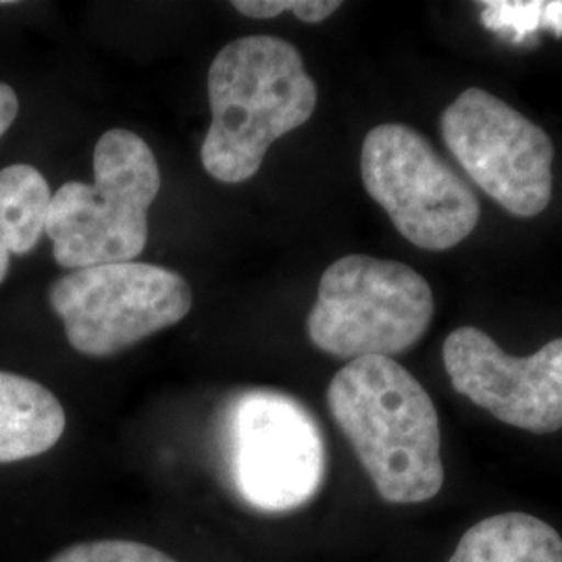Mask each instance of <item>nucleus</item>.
Returning <instances> with one entry per match:
<instances>
[{
  "mask_svg": "<svg viewBox=\"0 0 562 562\" xmlns=\"http://www.w3.org/2000/svg\"><path fill=\"white\" fill-rule=\"evenodd\" d=\"M482 20L487 30L522 42L542 27L562 34V2H482Z\"/></svg>",
  "mask_w": 562,
  "mask_h": 562,
  "instance_id": "ddd939ff",
  "label": "nucleus"
},
{
  "mask_svg": "<svg viewBox=\"0 0 562 562\" xmlns=\"http://www.w3.org/2000/svg\"><path fill=\"white\" fill-rule=\"evenodd\" d=\"M434 319V292L422 273L401 261L348 255L319 281L306 334L336 359H392L411 350Z\"/></svg>",
  "mask_w": 562,
  "mask_h": 562,
  "instance_id": "20e7f679",
  "label": "nucleus"
},
{
  "mask_svg": "<svg viewBox=\"0 0 562 562\" xmlns=\"http://www.w3.org/2000/svg\"><path fill=\"white\" fill-rule=\"evenodd\" d=\"M59 398L30 378L0 371V462L41 457L65 431Z\"/></svg>",
  "mask_w": 562,
  "mask_h": 562,
  "instance_id": "9d476101",
  "label": "nucleus"
},
{
  "mask_svg": "<svg viewBox=\"0 0 562 562\" xmlns=\"http://www.w3.org/2000/svg\"><path fill=\"white\" fill-rule=\"evenodd\" d=\"M50 199L48 181L36 167L15 162L0 171V283L11 257L27 255L41 241Z\"/></svg>",
  "mask_w": 562,
  "mask_h": 562,
  "instance_id": "f8f14e48",
  "label": "nucleus"
},
{
  "mask_svg": "<svg viewBox=\"0 0 562 562\" xmlns=\"http://www.w3.org/2000/svg\"><path fill=\"white\" fill-rule=\"evenodd\" d=\"M450 562H562V538L538 517L503 513L473 525Z\"/></svg>",
  "mask_w": 562,
  "mask_h": 562,
  "instance_id": "9b49d317",
  "label": "nucleus"
},
{
  "mask_svg": "<svg viewBox=\"0 0 562 562\" xmlns=\"http://www.w3.org/2000/svg\"><path fill=\"white\" fill-rule=\"evenodd\" d=\"M211 125L201 148L204 171L223 183L257 176L269 146L313 117L317 86L299 48L276 36L225 44L209 67Z\"/></svg>",
  "mask_w": 562,
  "mask_h": 562,
  "instance_id": "f03ea898",
  "label": "nucleus"
},
{
  "mask_svg": "<svg viewBox=\"0 0 562 562\" xmlns=\"http://www.w3.org/2000/svg\"><path fill=\"white\" fill-rule=\"evenodd\" d=\"M452 387L498 422L531 434L562 427V338L531 357H510L485 331L464 325L443 341Z\"/></svg>",
  "mask_w": 562,
  "mask_h": 562,
  "instance_id": "1a4fd4ad",
  "label": "nucleus"
},
{
  "mask_svg": "<svg viewBox=\"0 0 562 562\" xmlns=\"http://www.w3.org/2000/svg\"><path fill=\"white\" fill-rule=\"evenodd\" d=\"M446 148L469 178L515 217H536L552 201L554 144L540 125L482 88L443 109Z\"/></svg>",
  "mask_w": 562,
  "mask_h": 562,
  "instance_id": "6e6552de",
  "label": "nucleus"
},
{
  "mask_svg": "<svg viewBox=\"0 0 562 562\" xmlns=\"http://www.w3.org/2000/svg\"><path fill=\"white\" fill-rule=\"evenodd\" d=\"M50 562H178L146 543L125 540L76 543L65 548Z\"/></svg>",
  "mask_w": 562,
  "mask_h": 562,
  "instance_id": "4468645a",
  "label": "nucleus"
},
{
  "mask_svg": "<svg viewBox=\"0 0 562 562\" xmlns=\"http://www.w3.org/2000/svg\"><path fill=\"white\" fill-rule=\"evenodd\" d=\"M20 113V99L9 83L0 81V138L9 132Z\"/></svg>",
  "mask_w": 562,
  "mask_h": 562,
  "instance_id": "dca6fc26",
  "label": "nucleus"
},
{
  "mask_svg": "<svg viewBox=\"0 0 562 562\" xmlns=\"http://www.w3.org/2000/svg\"><path fill=\"white\" fill-rule=\"evenodd\" d=\"M361 178L394 227L423 250L459 246L482 217L471 186L417 130L402 123H383L364 136Z\"/></svg>",
  "mask_w": 562,
  "mask_h": 562,
  "instance_id": "423d86ee",
  "label": "nucleus"
},
{
  "mask_svg": "<svg viewBox=\"0 0 562 562\" xmlns=\"http://www.w3.org/2000/svg\"><path fill=\"white\" fill-rule=\"evenodd\" d=\"M225 457L241 501L262 513L311 503L327 473L319 423L299 398L278 390H248L232 402Z\"/></svg>",
  "mask_w": 562,
  "mask_h": 562,
  "instance_id": "39448f33",
  "label": "nucleus"
},
{
  "mask_svg": "<svg viewBox=\"0 0 562 562\" xmlns=\"http://www.w3.org/2000/svg\"><path fill=\"white\" fill-rule=\"evenodd\" d=\"M234 9H238L241 15L252 20H271L281 13H294L304 23H322L329 15H334L341 7L338 0H271V2H248L236 0L232 2Z\"/></svg>",
  "mask_w": 562,
  "mask_h": 562,
  "instance_id": "2eb2a0df",
  "label": "nucleus"
},
{
  "mask_svg": "<svg viewBox=\"0 0 562 562\" xmlns=\"http://www.w3.org/2000/svg\"><path fill=\"white\" fill-rule=\"evenodd\" d=\"M94 181H67L53 194L46 236L65 269L140 257L148 241V209L161 190L153 148L138 134L113 127L94 148Z\"/></svg>",
  "mask_w": 562,
  "mask_h": 562,
  "instance_id": "7ed1b4c3",
  "label": "nucleus"
},
{
  "mask_svg": "<svg viewBox=\"0 0 562 562\" xmlns=\"http://www.w3.org/2000/svg\"><path fill=\"white\" fill-rule=\"evenodd\" d=\"M48 301L71 348L101 359L180 323L194 296L180 273L130 261L76 269L50 285Z\"/></svg>",
  "mask_w": 562,
  "mask_h": 562,
  "instance_id": "0eeeda50",
  "label": "nucleus"
},
{
  "mask_svg": "<svg viewBox=\"0 0 562 562\" xmlns=\"http://www.w3.org/2000/svg\"><path fill=\"white\" fill-rule=\"evenodd\" d=\"M334 422L385 503H427L443 485L440 417L401 362H346L327 387Z\"/></svg>",
  "mask_w": 562,
  "mask_h": 562,
  "instance_id": "f257e3e1",
  "label": "nucleus"
}]
</instances>
